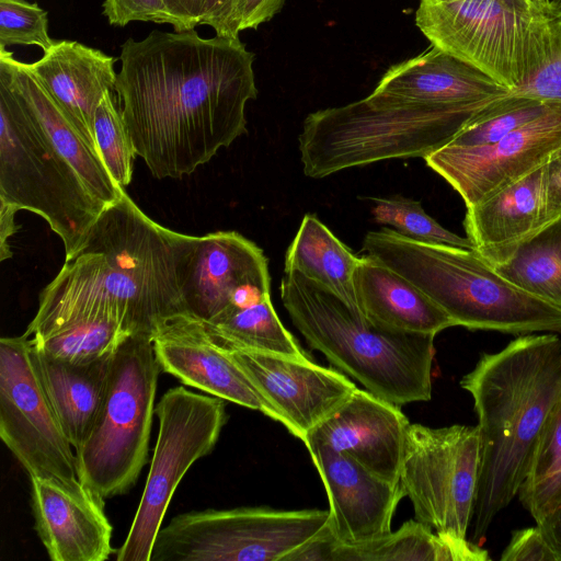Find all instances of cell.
I'll use <instances>...</instances> for the list:
<instances>
[{
    "instance_id": "cell-1",
    "label": "cell",
    "mask_w": 561,
    "mask_h": 561,
    "mask_svg": "<svg viewBox=\"0 0 561 561\" xmlns=\"http://www.w3.org/2000/svg\"><path fill=\"white\" fill-rule=\"evenodd\" d=\"M116 92L136 154L159 179H181L247 133L257 95L241 41L154 30L121 46Z\"/></svg>"
},
{
    "instance_id": "cell-2",
    "label": "cell",
    "mask_w": 561,
    "mask_h": 561,
    "mask_svg": "<svg viewBox=\"0 0 561 561\" xmlns=\"http://www.w3.org/2000/svg\"><path fill=\"white\" fill-rule=\"evenodd\" d=\"M175 233L124 193L101 213L78 253L43 289L23 334L45 335L79 320L107 317L152 339L165 320L186 313Z\"/></svg>"
},
{
    "instance_id": "cell-3",
    "label": "cell",
    "mask_w": 561,
    "mask_h": 561,
    "mask_svg": "<svg viewBox=\"0 0 561 561\" xmlns=\"http://www.w3.org/2000/svg\"><path fill=\"white\" fill-rule=\"evenodd\" d=\"M460 386L473 400L480 470L470 527L480 543L499 513L518 494L540 432L561 397V339L522 334L483 353Z\"/></svg>"
},
{
    "instance_id": "cell-4",
    "label": "cell",
    "mask_w": 561,
    "mask_h": 561,
    "mask_svg": "<svg viewBox=\"0 0 561 561\" xmlns=\"http://www.w3.org/2000/svg\"><path fill=\"white\" fill-rule=\"evenodd\" d=\"M279 291L307 343L366 390L400 407L431 399L436 335L378 324L298 272L284 274Z\"/></svg>"
},
{
    "instance_id": "cell-5",
    "label": "cell",
    "mask_w": 561,
    "mask_h": 561,
    "mask_svg": "<svg viewBox=\"0 0 561 561\" xmlns=\"http://www.w3.org/2000/svg\"><path fill=\"white\" fill-rule=\"evenodd\" d=\"M366 254L396 271L469 330L510 334L561 332V312L524 291L474 249L422 243L393 229L369 231Z\"/></svg>"
},
{
    "instance_id": "cell-6",
    "label": "cell",
    "mask_w": 561,
    "mask_h": 561,
    "mask_svg": "<svg viewBox=\"0 0 561 561\" xmlns=\"http://www.w3.org/2000/svg\"><path fill=\"white\" fill-rule=\"evenodd\" d=\"M494 100L436 106L373 92L343 106L316 111L305 118L298 137L302 171L322 179L389 159H425L448 145Z\"/></svg>"
},
{
    "instance_id": "cell-7",
    "label": "cell",
    "mask_w": 561,
    "mask_h": 561,
    "mask_svg": "<svg viewBox=\"0 0 561 561\" xmlns=\"http://www.w3.org/2000/svg\"><path fill=\"white\" fill-rule=\"evenodd\" d=\"M0 201L43 217L72 259L107 207L59 153L0 75Z\"/></svg>"
},
{
    "instance_id": "cell-8",
    "label": "cell",
    "mask_w": 561,
    "mask_h": 561,
    "mask_svg": "<svg viewBox=\"0 0 561 561\" xmlns=\"http://www.w3.org/2000/svg\"><path fill=\"white\" fill-rule=\"evenodd\" d=\"M160 371L148 334L130 335L112 357L101 410L75 450L80 482L104 500L128 492L147 462Z\"/></svg>"
},
{
    "instance_id": "cell-9",
    "label": "cell",
    "mask_w": 561,
    "mask_h": 561,
    "mask_svg": "<svg viewBox=\"0 0 561 561\" xmlns=\"http://www.w3.org/2000/svg\"><path fill=\"white\" fill-rule=\"evenodd\" d=\"M328 522L329 510L192 511L160 528L150 561H284Z\"/></svg>"
},
{
    "instance_id": "cell-10",
    "label": "cell",
    "mask_w": 561,
    "mask_h": 561,
    "mask_svg": "<svg viewBox=\"0 0 561 561\" xmlns=\"http://www.w3.org/2000/svg\"><path fill=\"white\" fill-rule=\"evenodd\" d=\"M159 433L140 502L117 561H150L169 503L186 471L215 447L228 415L224 399L169 389L154 408Z\"/></svg>"
},
{
    "instance_id": "cell-11",
    "label": "cell",
    "mask_w": 561,
    "mask_h": 561,
    "mask_svg": "<svg viewBox=\"0 0 561 561\" xmlns=\"http://www.w3.org/2000/svg\"><path fill=\"white\" fill-rule=\"evenodd\" d=\"M480 470L478 426L408 427L399 482L415 519L437 534L466 540Z\"/></svg>"
},
{
    "instance_id": "cell-12",
    "label": "cell",
    "mask_w": 561,
    "mask_h": 561,
    "mask_svg": "<svg viewBox=\"0 0 561 561\" xmlns=\"http://www.w3.org/2000/svg\"><path fill=\"white\" fill-rule=\"evenodd\" d=\"M0 437L28 476L79 481L76 454L37 377L24 334L0 340Z\"/></svg>"
},
{
    "instance_id": "cell-13",
    "label": "cell",
    "mask_w": 561,
    "mask_h": 561,
    "mask_svg": "<svg viewBox=\"0 0 561 561\" xmlns=\"http://www.w3.org/2000/svg\"><path fill=\"white\" fill-rule=\"evenodd\" d=\"M560 146L561 103L552 102L541 116L492 145H446L424 160L470 207L543 165Z\"/></svg>"
},
{
    "instance_id": "cell-14",
    "label": "cell",
    "mask_w": 561,
    "mask_h": 561,
    "mask_svg": "<svg viewBox=\"0 0 561 561\" xmlns=\"http://www.w3.org/2000/svg\"><path fill=\"white\" fill-rule=\"evenodd\" d=\"M175 255L184 310L204 322L230 310L241 287L271 285L262 249L237 231L176 232Z\"/></svg>"
},
{
    "instance_id": "cell-15",
    "label": "cell",
    "mask_w": 561,
    "mask_h": 561,
    "mask_svg": "<svg viewBox=\"0 0 561 561\" xmlns=\"http://www.w3.org/2000/svg\"><path fill=\"white\" fill-rule=\"evenodd\" d=\"M224 347L270 404L275 413V421L282 423L302 443L357 389L340 371L320 366L308 357Z\"/></svg>"
},
{
    "instance_id": "cell-16",
    "label": "cell",
    "mask_w": 561,
    "mask_h": 561,
    "mask_svg": "<svg viewBox=\"0 0 561 561\" xmlns=\"http://www.w3.org/2000/svg\"><path fill=\"white\" fill-rule=\"evenodd\" d=\"M152 344L161 371L186 386L276 420L248 374L210 336L202 320L188 313L175 314L159 327Z\"/></svg>"
},
{
    "instance_id": "cell-17",
    "label": "cell",
    "mask_w": 561,
    "mask_h": 561,
    "mask_svg": "<svg viewBox=\"0 0 561 561\" xmlns=\"http://www.w3.org/2000/svg\"><path fill=\"white\" fill-rule=\"evenodd\" d=\"M329 500L328 527L336 543L359 546L390 534L403 486L369 472L352 457L320 444L306 445Z\"/></svg>"
},
{
    "instance_id": "cell-18",
    "label": "cell",
    "mask_w": 561,
    "mask_h": 561,
    "mask_svg": "<svg viewBox=\"0 0 561 561\" xmlns=\"http://www.w3.org/2000/svg\"><path fill=\"white\" fill-rule=\"evenodd\" d=\"M35 529L53 561H105L114 552L104 499L79 481L30 476Z\"/></svg>"
},
{
    "instance_id": "cell-19",
    "label": "cell",
    "mask_w": 561,
    "mask_h": 561,
    "mask_svg": "<svg viewBox=\"0 0 561 561\" xmlns=\"http://www.w3.org/2000/svg\"><path fill=\"white\" fill-rule=\"evenodd\" d=\"M409 425L400 405L357 388L304 444L327 446L352 457L378 478L399 483Z\"/></svg>"
},
{
    "instance_id": "cell-20",
    "label": "cell",
    "mask_w": 561,
    "mask_h": 561,
    "mask_svg": "<svg viewBox=\"0 0 561 561\" xmlns=\"http://www.w3.org/2000/svg\"><path fill=\"white\" fill-rule=\"evenodd\" d=\"M116 59L76 41H55L28 69L96 150L94 115L106 93L114 91Z\"/></svg>"
},
{
    "instance_id": "cell-21",
    "label": "cell",
    "mask_w": 561,
    "mask_h": 561,
    "mask_svg": "<svg viewBox=\"0 0 561 561\" xmlns=\"http://www.w3.org/2000/svg\"><path fill=\"white\" fill-rule=\"evenodd\" d=\"M373 92L412 103L461 106L499 99L511 90L432 45L422 54L390 67Z\"/></svg>"
},
{
    "instance_id": "cell-22",
    "label": "cell",
    "mask_w": 561,
    "mask_h": 561,
    "mask_svg": "<svg viewBox=\"0 0 561 561\" xmlns=\"http://www.w3.org/2000/svg\"><path fill=\"white\" fill-rule=\"evenodd\" d=\"M545 164L467 207V238L493 267L508 262L519 244L543 226Z\"/></svg>"
},
{
    "instance_id": "cell-23",
    "label": "cell",
    "mask_w": 561,
    "mask_h": 561,
    "mask_svg": "<svg viewBox=\"0 0 561 561\" xmlns=\"http://www.w3.org/2000/svg\"><path fill=\"white\" fill-rule=\"evenodd\" d=\"M0 75L4 76L59 153L89 190L106 206L125 193L111 178L98 151L83 138L54 99L13 53L0 48Z\"/></svg>"
},
{
    "instance_id": "cell-24",
    "label": "cell",
    "mask_w": 561,
    "mask_h": 561,
    "mask_svg": "<svg viewBox=\"0 0 561 561\" xmlns=\"http://www.w3.org/2000/svg\"><path fill=\"white\" fill-rule=\"evenodd\" d=\"M355 290L359 309L383 327L433 335L456 327L424 291L368 254L357 265Z\"/></svg>"
},
{
    "instance_id": "cell-25",
    "label": "cell",
    "mask_w": 561,
    "mask_h": 561,
    "mask_svg": "<svg viewBox=\"0 0 561 561\" xmlns=\"http://www.w3.org/2000/svg\"><path fill=\"white\" fill-rule=\"evenodd\" d=\"M114 353L92 363L73 364L39 352L30 341L34 369L75 450L85 442L99 415Z\"/></svg>"
},
{
    "instance_id": "cell-26",
    "label": "cell",
    "mask_w": 561,
    "mask_h": 561,
    "mask_svg": "<svg viewBox=\"0 0 561 561\" xmlns=\"http://www.w3.org/2000/svg\"><path fill=\"white\" fill-rule=\"evenodd\" d=\"M359 260L314 214H306L287 249L284 273L298 272L359 308L355 290Z\"/></svg>"
},
{
    "instance_id": "cell-27",
    "label": "cell",
    "mask_w": 561,
    "mask_h": 561,
    "mask_svg": "<svg viewBox=\"0 0 561 561\" xmlns=\"http://www.w3.org/2000/svg\"><path fill=\"white\" fill-rule=\"evenodd\" d=\"M488 551L469 539L437 534L417 519L398 530L359 546L334 543L331 561H486Z\"/></svg>"
},
{
    "instance_id": "cell-28",
    "label": "cell",
    "mask_w": 561,
    "mask_h": 561,
    "mask_svg": "<svg viewBox=\"0 0 561 561\" xmlns=\"http://www.w3.org/2000/svg\"><path fill=\"white\" fill-rule=\"evenodd\" d=\"M495 271L561 312V217L542 226Z\"/></svg>"
},
{
    "instance_id": "cell-29",
    "label": "cell",
    "mask_w": 561,
    "mask_h": 561,
    "mask_svg": "<svg viewBox=\"0 0 561 561\" xmlns=\"http://www.w3.org/2000/svg\"><path fill=\"white\" fill-rule=\"evenodd\" d=\"M204 324L210 336L226 347L307 357L279 320L271 296L250 307L230 310Z\"/></svg>"
},
{
    "instance_id": "cell-30",
    "label": "cell",
    "mask_w": 561,
    "mask_h": 561,
    "mask_svg": "<svg viewBox=\"0 0 561 561\" xmlns=\"http://www.w3.org/2000/svg\"><path fill=\"white\" fill-rule=\"evenodd\" d=\"M133 334L122 321L102 317L79 320L30 341L34 348L53 358L88 364L113 354Z\"/></svg>"
},
{
    "instance_id": "cell-31",
    "label": "cell",
    "mask_w": 561,
    "mask_h": 561,
    "mask_svg": "<svg viewBox=\"0 0 561 561\" xmlns=\"http://www.w3.org/2000/svg\"><path fill=\"white\" fill-rule=\"evenodd\" d=\"M518 497L536 523L561 503V397L540 432Z\"/></svg>"
},
{
    "instance_id": "cell-32",
    "label": "cell",
    "mask_w": 561,
    "mask_h": 561,
    "mask_svg": "<svg viewBox=\"0 0 561 561\" xmlns=\"http://www.w3.org/2000/svg\"><path fill=\"white\" fill-rule=\"evenodd\" d=\"M373 217L410 240L473 250L472 242L444 228L425 213L419 201L403 196L371 197Z\"/></svg>"
},
{
    "instance_id": "cell-33",
    "label": "cell",
    "mask_w": 561,
    "mask_h": 561,
    "mask_svg": "<svg viewBox=\"0 0 561 561\" xmlns=\"http://www.w3.org/2000/svg\"><path fill=\"white\" fill-rule=\"evenodd\" d=\"M93 130L96 151L104 167L115 183L124 188L131 182L137 154L112 92L106 93L96 108Z\"/></svg>"
},
{
    "instance_id": "cell-34",
    "label": "cell",
    "mask_w": 561,
    "mask_h": 561,
    "mask_svg": "<svg viewBox=\"0 0 561 561\" xmlns=\"http://www.w3.org/2000/svg\"><path fill=\"white\" fill-rule=\"evenodd\" d=\"M54 42L48 34L47 12L36 2L0 0V48L23 45L46 51Z\"/></svg>"
},
{
    "instance_id": "cell-35",
    "label": "cell",
    "mask_w": 561,
    "mask_h": 561,
    "mask_svg": "<svg viewBox=\"0 0 561 561\" xmlns=\"http://www.w3.org/2000/svg\"><path fill=\"white\" fill-rule=\"evenodd\" d=\"M103 15L111 25L126 26L134 21L168 23L175 21L162 0H105Z\"/></svg>"
},
{
    "instance_id": "cell-36",
    "label": "cell",
    "mask_w": 561,
    "mask_h": 561,
    "mask_svg": "<svg viewBox=\"0 0 561 561\" xmlns=\"http://www.w3.org/2000/svg\"><path fill=\"white\" fill-rule=\"evenodd\" d=\"M502 561H558L546 541L540 527L522 528L512 533L511 540L501 554Z\"/></svg>"
},
{
    "instance_id": "cell-37",
    "label": "cell",
    "mask_w": 561,
    "mask_h": 561,
    "mask_svg": "<svg viewBox=\"0 0 561 561\" xmlns=\"http://www.w3.org/2000/svg\"><path fill=\"white\" fill-rule=\"evenodd\" d=\"M286 0H236L232 27L237 36L241 31L256 28L270 21L284 5Z\"/></svg>"
},
{
    "instance_id": "cell-38",
    "label": "cell",
    "mask_w": 561,
    "mask_h": 561,
    "mask_svg": "<svg viewBox=\"0 0 561 561\" xmlns=\"http://www.w3.org/2000/svg\"><path fill=\"white\" fill-rule=\"evenodd\" d=\"M512 93L561 103V58Z\"/></svg>"
},
{
    "instance_id": "cell-39",
    "label": "cell",
    "mask_w": 561,
    "mask_h": 561,
    "mask_svg": "<svg viewBox=\"0 0 561 561\" xmlns=\"http://www.w3.org/2000/svg\"><path fill=\"white\" fill-rule=\"evenodd\" d=\"M561 217V146L545 164L543 226Z\"/></svg>"
},
{
    "instance_id": "cell-40",
    "label": "cell",
    "mask_w": 561,
    "mask_h": 561,
    "mask_svg": "<svg viewBox=\"0 0 561 561\" xmlns=\"http://www.w3.org/2000/svg\"><path fill=\"white\" fill-rule=\"evenodd\" d=\"M236 0H206L202 25H209L216 35L238 38L232 27Z\"/></svg>"
},
{
    "instance_id": "cell-41",
    "label": "cell",
    "mask_w": 561,
    "mask_h": 561,
    "mask_svg": "<svg viewBox=\"0 0 561 561\" xmlns=\"http://www.w3.org/2000/svg\"><path fill=\"white\" fill-rule=\"evenodd\" d=\"M175 21L174 31L194 30L201 24L206 0H162Z\"/></svg>"
},
{
    "instance_id": "cell-42",
    "label": "cell",
    "mask_w": 561,
    "mask_h": 561,
    "mask_svg": "<svg viewBox=\"0 0 561 561\" xmlns=\"http://www.w3.org/2000/svg\"><path fill=\"white\" fill-rule=\"evenodd\" d=\"M536 524L540 527L558 561H561V503Z\"/></svg>"
},
{
    "instance_id": "cell-43",
    "label": "cell",
    "mask_w": 561,
    "mask_h": 561,
    "mask_svg": "<svg viewBox=\"0 0 561 561\" xmlns=\"http://www.w3.org/2000/svg\"><path fill=\"white\" fill-rule=\"evenodd\" d=\"M19 209L3 201H0V260L4 261L12 256L9 245V238L18 231L14 217Z\"/></svg>"
},
{
    "instance_id": "cell-44",
    "label": "cell",
    "mask_w": 561,
    "mask_h": 561,
    "mask_svg": "<svg viewBox=\"0 0 561 561\" xmlns=\"http://www.w3.org/2000/svg\"><path fill=\"white\" fill-rule=\"evenodd\" d=\"M559 8H561V0H552Z\"/></svg>"
}]
</instances>
